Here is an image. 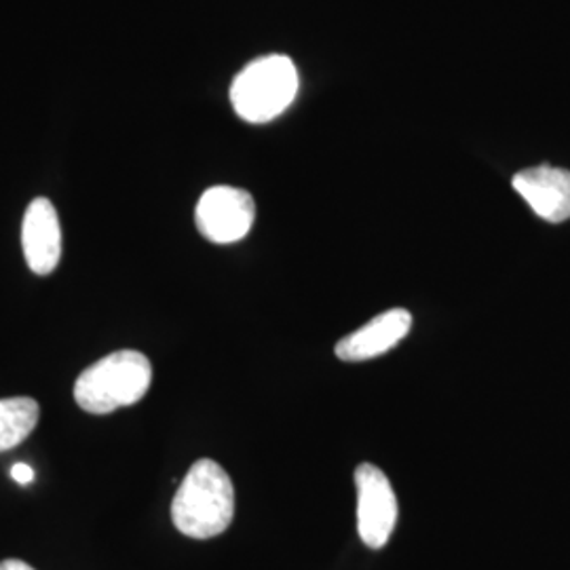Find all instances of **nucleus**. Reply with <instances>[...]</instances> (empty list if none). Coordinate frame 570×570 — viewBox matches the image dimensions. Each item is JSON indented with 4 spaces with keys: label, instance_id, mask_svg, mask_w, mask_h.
Masks as SVG:
<instances>
[{
    "label": "nucleus",
    "instance_id": "f257e3e1",
    "mask_svg": "<svg viewBox=\"0 0 570 570\" xmlns=\"http://www.w3.org/2000/svg\"><path fill=\"white\" fill-rule=\"evenodd\" d=\"M235 515V489L225 469L212 459H199L171 503L174 527L190 539H214L223 534Z\"/></svg>",
    "mask_w": 570,
    "mask_h": 570
},
{
    "label": "nucleus",
    "instance_id": "f03ea898",
    "mask_svg": "<svg viewBox=\"0 0 570 570\" xmlns=\"http://www.w3.org/2000/svg\"><path fill=\"white\" fill-rule=\"evenodd\" d=\"M153 366L140 351H117L82 370L75 383V400L89 414H110L134 406L148 393Z\"/></svg>",
    "mask_w": 570,
    "mask_h": 570
},
{
    "label": "nucleus",
    "instance_id": "7ed1b4c3",
    "mask_svg": "<svg viewBox=\"0 0 570 570\" xmlns=\"http://www.w3.org/2000/svg\"><path fill=\"white\" fill-rule=\"evenodd\" d=\"M298 94V70L285 56L247 63L230 85V104L247 122H268L289 108Z\"/></svg>",
    "mask_w": 570,
    "mask_h": 570
},
{
    "label": "nucleus",
    "instance_id": "20e7f679",
    "mask_svg": "<svg viewBox=\"0 0 570 570\" xmlns=\"http://www.w3.org/2000/svg\"><path fill=\"white\" fill-rule=\"evenodd\" d=\"M256 220L254 197L235 186L207 188L197 209L195 223L207 242L218 245L237 244L252 230Z\"/></svg>",
    "mask_w": 570,
    "mask_h": 570
},
{
    "label": "nucleus",
    "instance_id": "39448f33",
    "mask_svg": "<svg viewBox=\"0 0 570 570\" xmlns=\"http://www.w3.org/2000/svg\"><path fill=\"white\" fill-rule=\"evenodd\" d=\"M357 487V530L362 541L372 550L387 546L397 524V497L385 471L364 463L355 471Z\"/></svg>",
    "mask_w": 570,
    "mask_h": 570
},
{
    "label": "nucleus",
    "instance_id": "423d86ee",
    "mask_svg": "<svg viewBox=\"0 0 570 570\" xmlns=\"http://www.w3.org/2000/svg\"><path fill=\"white\" fill-rule=\"evenodd\" d=\"M21 247L26 265L37 275H51L61 258L60 216L45 197L28 205L21 223Z\"/></svg>",
    "mask_w": 570,
    "mask_h": 570
},
{
    "label": "nucleus",
    "instance_id": "0eeeda50",
    "mask_svg": "<svg viewBox=\"0 0 570 570\" xmlns=\"http://www.w3.org/2000/svg\"><path fill=\"white\" fill-rule=\"evenodd\" d=\"M515 193L546 223L570 218V171L551 165H537L513 176Z\"/></svg>",
    "mask_w": 570,
    "mask_h": 570
},
{
    "label": "nucleus",
    "instance_id": "6e6552de",
    "mask_svg": "<svg viewBox=\"0 0 570 570\" xmlns=\"http://www.w3.org/2000/svg\"><path fill=\"white\" fill-rule=\"evenodd\" d=\"M412 327V315L406 308H391L370 320L366 326L338 341L336 355L345 362H366L391 351L404 341Z\"/></svg>",
    "mask_w": 570,
    "mask_h": 570
},
{
    "label": "nucleus",
    "instance_id": "1a4fd4ad",
    "mask_svg": "<svg viewBox=\"0 0 570 570\" xmlns=\"http://www.w3.org/2000/svg\"><path fill=\"white\" fill-rule=\"evenodd\" d=\"M41 416L39 402L32 397L0 400V452L13 450L37 429Z\"/></svg>",
    "mask_w": 570,
    "mask_h": 570
},
{
    "label": "nucleus",
    "instance_id": "9d476101",
    "mask_svg": "<svg viewBox=\"0 0 570 570\" xmlns=\"http://www.w3.org/2000/svg\"><path fill=\"white\" fill-rule=\"evenodd\" d=\"M11 478L21 484V487H26V484H30V482H35V469L30 468L28 463H16L13 468H11Z\"/></svg>",
    "mask_w": 570,
    "mask_h": 570
},
{
    "label": "nucleus",
    "instance_id": "9b49d317",
    "mask_svg": "<svg viewBox=\"0 0 570 570\" xmlns=\"http://www.w3.org/2000/svg\"><path fill=\"white\" fill-rule=\"evenodd\" d=\"M0 570H37L32 569L30 564H26L23 560H4L0 562Z\"/></svg>",
    "mask_w": 570,
    "mask_h": 570
}]
</instances>
